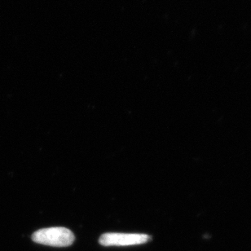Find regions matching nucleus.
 <instances>
[{
	"mask_svg": "<svg viewBox=\"0 0 251 251\" xmlns=\"http://www.w3.org/2000/svg\"><path fill=\"white\" fill-rule=\"evenodd\" d=\"M32 240L39 244L53 247H70L75 242V235L66 227H54L39 229L32 235Z\"/></svg>",
	"mask_w": 251,
	"mask_h": 251,
	"instance_id": "obj_1",
	"label": "nucleus"
},
{
	"mask_svg": "<svg viewBox=\"0 0 251 251\" xmlns=\"http://www.w3.org/2000/svg\"><path fill=\"white\" fill-rule=\"evenodd\" d=\"M150 236L140 233H120L107 232L100 237V244L103 247H129L147 243Z\"/></svg>",
	"mask_w": 251,
	"mask_h": 251,
	"instance_id": "obj_2",
	"label": "nucleus"
}]
</instances>
